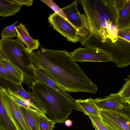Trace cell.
Segmentation results:
<instances>
[{
    "instance_id": "cell-1",
    "label": "cell",
    "mask_w": 130,
    "mask_h": 130,
    "mask_svg": "<svg viewBox=\"0 0 130 130\" xmlns=\"http://www.w3.org/2000/svg\"><path fill=\"white\" fill-rule=\"evenodd\" d=\"M36 69L42 70L61 89L68 92L95 94L98 86L85 73L65 50H53L41 47L30 54Z\"/></svg>"
},
{
    "instance_id": "cell-2",
    "label": "cell",
    "mask_w": 130,
    "mask_h": 130,
    "mask_svg": "<svg viewBox=\"0 0 130 130\" xmlns=\"http://www.w3.org/2000/svg\"><path fill=\"white\" fill-rule=\"evenodd\" d=\"M81 5L90 29V34L103 40L118 39L117 14L110 0H76Z\"/></svg>"
},
{
    "instance_id": "cell-3",
    "label": "cell",
    "mask_w": 130,
    "mask_h": 130,
    "mask_svg": "<svg viewBox=\"0 0 130 130\" xmlns=\"http://www.w3.org/2000/svg\"><path fill=\"white\" fill-rule=\"evenodd\" d=\"M31 89L34 96L44 107L49 119L55 123H64L73 109L68 99L38 80L32 83Z\"/></svg>"
},
{
    "instance_id": "cell-4",
    "label": "cell",
    "mask_w": 130,
    "mask_h": 130,
    "mask_svg": "<svg viewBox=\"0 0 130 130\" xmlns=\"http://www.w3.org/2000/svg\"><path fill=\"white\" fill-rule=\"evenodd\" d=\"M0 52L22 72L24 82L31 89L32 83L37 80L36 69L31 61L30 53L23 43L17 38L0 39Z\"/></svg>"
},
{
    "instance_id": "cell-5",
    "label": "cell",
    "mask_w": 130,
    "mask_h": 130,
    "mask_svg": "<svg viewBox=\"0 0 130 130\" xmlns=\"http://www.w3.org/2000/svg\"><path fill=\"white\" fill-rule=\"evenodd\" d=\"M118 37L116 41L108 38L103 40L90 33L82 38L79 42L85 47L96 48L104 53L117 68H123L130 64V42Z\"/></svg>"
},
{
    "instance_id": "cell-6",
    "label": "cell",
    "mask_w": 130,
    "mask_h": 130,
    "mask_svg": "<svg viewBox=\"0 0 130 130\" xmlns=\"http://www.w3.org/2000/svg\"><path fill=\"white\" fill-rule=\"evenodd\" d=\"M61 9L69 23L76 29L79 36L84 37L90 33V29L85 14L80 13L76 0Z\"/></svg>"
},
{
    "instance_id": "cell-7",
    "label": "cell",
    "mask_w": 130,
    "mask_h": 130,
    "mask_svg": "<svg viewBox=\"0 0 130 130\" xmlns=\"http://www.w3.org/2000/svg\"><path fill=\"white\" fill-rule=\"evenodd\" d=\"M1 99L3 105L17 130H30L20 111L19 105L9 96L6 89L1 86Z\"/></svg>"
},
{
    "instance_id": "cell-8",
    "label": "cell",
    "mask_w": 130,
    "mask_h": 130,
    "mask_svg": "<svg viewBox=\"0 0 130 130\" xmlns=\"http://www.w3.org/2000/svg\"><path fill=\"white\" fill-rule=\"evenodd\" d=\"M95 102L99 109L116 112L130 119V103L122 99L116 93L104 98H97Z\"/></svg>"
},
{
    "instance_id": "cell-9",
    "label": "cell",
    "mask_w": 130,
    "mask_h": 130,
    "mask_svg": "<svg viewBox=\"0 0 130 130\" xmlns=\"http://www.w3.org/2000/svg\"><path fill=\"white\" fill-rule=\"evenodd\" d=\"M50 26L53 27L67 40L74 43L79 41L82 38L79 36L74 28L64 19L54 12L48 18Z\"/></svg>"
},
{
    "instance_id": "cell-10",
    "label": "cell",
    "mask_w": 130,
    "mask_h": 130,
    "mask_svg": "<svg viewBox=\"0 0 130 130\" xmlns=\"http://www.w3.org/2000/svg\"><path fill=\"white\" fill-rule=\"evenodd\" d=\"M69 53L75 62H103L111 61V59L109 56L95 48L79 47Z\"/></svg>"
},
{
    "instance_id": "cell-11",
    "label": "cell",
    "mask_w": 130,
    "mask_h": 130,
    "mask_svg": "<svg viewBox=\"0 0 130 130\" xmlns=\"http://www.w3.org/2000/svg\"><path fill=\"white\" fill-rule=\"evenodd\" d=\"M99 117L107 126L116 130H130V119L113 111L99 109Z\"/></svg>"
},
{
    "instance_id": "cell-12",
    "label": "cell",
    "mask_w": 130,
    "mask_h": 130,
    "mask_svg": "<svg viewBox=\"0 0 130 130\" xmlns=\"http://www.w3.org/2000/svg\"><path fill=\"white\" fill-rule=\"evenodd\" d=\"M0 84L5 89L9 90L29 101L37 108L46 114L44 107L34 97L32 92H30L29 91L28 92L26 91L23 88L22 83H16L0 77Z\"/></svg>"
},
{
    "instance_id": "cell-13",
    "label": "cell",
    "mask_w": 130,
    "mask_h": 130,
    "mask_svg": "<svg viewBox=\"0 0 130 130\" xmlns=\"http://www.w3.org/2000/svg\"><path fill=\"white\" fill-rule=\"evenodd\" d=\"M117 14L118 29L130 25V0H110Z\"/></svg>"
},
{
    "instance_id": "cell-14",
    "label": "cell",
    "mask_w": 130,
    "mask_h": 130,
    "mask_svg": "<svg viewBox=\"0 0 130 130\" xmlns=\"http://www.w3.org/2000/svg\"><path fill=\"white\" fill-rule=\"evenodd\" d=\"M35 75L37 80L55 90L67 99L71 104L73 109L84 112L83 110L77 103L76 100L67 92L61 89L42 70L36 69Z\"/></svg>"
},
{
    "instance_id": "cell-15",
    "label": "cell",
    "mask_w": 130,
    "mask_h": 130,
    "mask_svg": "<svg viewBox=\"0 0 130 130\" xmlns=\"http://www.w3.org/2000/svg\"><path fill=\"white\" fill-rule=\"evenodd\" d=\"M15 29L19 39L26 46L27 50L30 54L34 50L38 49L40 43L38 40L32 38L29 34L27 28L20 23Z\"/></svg>"
},
{
    "instance_id": "cell-16",
    "label": "cell",
    "mask_w": 130,
    "mask_h": 130,
    "mask_svg": "<svg viewBox=\"0 0 130 130\" xmlns=\"http://www.w3.org/2000/svg\"><path fill=\"white\" fill-rule=\"evenodd\" d=\"M21 114L30 130H40L39 114L24 107L19 106Z\"/></svg>"
},
{
    "instance_id": "cell-17",
    "label": "cell",
    "mask_w": 130,
    "mask_h": 130,
    "mask_svg": "<svg viewBox=\"0 0 130 130\" xmlns=\"http://www.w3.org/2000/svg\"><path fill=\"white\" fill-rule=\"evenodd\" d=\"M76 101L83 110L85 115L99 116V108L94 100L89 98L85 100H76Z\"/></svg>"
},
{
    "instance_id": "cell-18",
    "label": "cell",
    "mask_w": 130,
    "mask_h": 130,
    "mask_svg": "<svg viewBox=\"0 0 130 130\" xmlns=\"http://www.w3.org/2000/svg\"><path fill=\"white\" fill-rule=\"evenodd\" d=\"M22 7L13 3L10 0H0V16L6 17L14 15Z\"/></svg>"
},
{
    "instance_id": "cell-19",
    "label": "cell",
    "mask_w": 130,
    "mask_h": 130,
    "mask_svg": "<svg viewBox=\"0 0 130 130\" xmlns=\"http://www.w3.org/2000/svg\"><path fill=\"white\" fill-rule=\"evenodd\" d=\"M0 84V128L3 130H17L10 119L3 104Z\"/></svg>"
},
{
    "instance_id": "cell-20",
    "label": "cell",
    "mask_w": 130,
    "mask_h": 130,
    "mask_svg": "<svg viewBox=\"0 0 130 130\" xmlns=\"http://www.w3.org/2000/svg\"><path fill=\"white\" fill-rule=\"evenodd\" d=\"M6 90L9 96L19 106L29 109L44 116H46L45 113L36 108L29 101L9 90Z\"/></svg>"
},
{
    "instance_id": "cell-21",
    "label": "cell",
    "mask_w": 130,
    "mask_h": 130,
    "mask_svg": "<svg viewBox=\"0 0 130 130\" xmlns=\"http://www.w3.org/2000/svg\"><path fill=\"white\" fill-rule=\"evenodd\" d=\"M0 61L4 66L22 83L24 82L22 72L6 59L0 52Z\"/></svg>"
},
{
    "instance_id": "cell-22",
    "label": "cell",
    "mask_w": 130,
    "mask_h": 130,
    "mask_svg": "<svg viewBox=\"0 0 130 130\" xmlns=\"http://www.w3.org/2000/svg\"><path fill=\"white\" fill-rule=\"evenodd\" d=\"M125 83L119 91L117 93L122 99L130 103V77L129 75L125 79Z\"/></svg>"
},
{
    "instance_id": "cell-23",
    "label": "cell",
    "mask_w": 130,
    "mask_h": 130,
    "mask_svg": "<svg viewBox=\"0 0 130 130\" xmlns=\"http://www.w3.org/2000/svg\"><path fill=\"white\" fill-rule=\"evenodd\" d=\"M18 23V22H15L11 25L4 27L1 34L2 39H9L17 37L15 27Z\"/></svg>"
},
{
    "instance_id": "cell-24",
    "label": "cell",
    "mask_w": 130,
    "mask_h": 130,
    "mask_svg": "<svg viewBox=\"0 0 130 130\" xmlns=\"http://www.w3.org/2000/svg\"><path fill=\"white\" fill-rule=\"evenodd\" d=\"M40 130H53L55 123L47 116L39 114Z\"/></svg>"
},
{
    "instance_id": "cell-25",
    "label": "cell",
    "mask_w": 130,
    "mask_h": 130,
    "mask_svg": "<svg viewBox=\"0 0 130 130\" xmlns=\"http://www.w3.org/2000/svg\"><path fill=\"white\" fill-rule=\"evenodd\" d=\"M0 77H3L17 83H22L10 72L0 61Z\"/></svg>"
},
{
    "instance_id": "cell-26",
    "label": "cell",
    "mask_w": 130,
    "mask_h": 130,
    "mask_svg": "<svg viewBox=\"0 0 130 130\" xmlns=\"http://www.w3.org/2000/svg\"><path fill=\"white\" fill-rule=\"evenodd\" d=\"M92 124L95 130H109L107 126L102 121L99 116L88 115Z\"/></svg>"
},
{
    "instance_id": "cell-27",
    "label": "cell",
    "mask_w": 130,
    "mask_h": 130,
    "mask_svg": "<svg viewBox=\"0 0 130 130\" xmlns=\"http://www.w3.org/2000/svg\"><path fill=\"white\" fill-rule=\"evenodd\" d=\"M41 1L50 7L54 11V12L62 17L69 23L61 9L57 6L53 0H41Z\"/></svg>"
},
{
    "instance_id": "cell-28",
    "label": "cell",
    "mask_w": 130,
    "mask_h": 130,
    "mask_svg": "<svg viewBox=\"0 0 130 130\" xmlns=\"http://www.w3.org/2000/svg\"><path fill=\"white\" fill-rule=\"evenodd\" d=\"M117 36L130 42V25L118 29Z\"/></svg>"
},
{
    "instance_id": "cell-29",
    "label": "cell",
    "mask_w": 130,
    "mask_h": 130,
    "mask_svg": "<svg viewBox=\"0 0 130 130\" xmlns=\"http://www.w3.org/2000/svg\"><path fill=\"white\" fill-rule=\"evenodd\" d=\"M13 3L19 6L25 5L30 6L32 5L33 1L32 0H10Z\"/></svg>"
},
{
    "instance_id": "cell-30",
    "label": "cell",
    "mask_w": 130,
    "mask_h": 130,
    "mask_svg": "<svg viewBox=\"0 0 130 130\" xmlns=\"http://www.w3.org/2000/svg\"><path fill=\"white\" fill-rule=\"evenodd\" d=\"M64 122L65 125L67 127H70L72 124V121L70 119H67Z\"/></svg>"
},
{
    "instance_id": "cell-31",
    "label": "cell",
    "mask_w": 130,
    "mask_h": 130,
    "mask_svg": "<svg viewBox=\"0 0 130 130\" xmlns=\"http://www.w3.org/2000/svg\"><path fill=\"white\" fill-rule=\"evenodd\" d=\"M107 126V127L109 130H115L113 129H112V128H111V127H110Z\"/></svg>"
},
{
    "instance_id": "cell-32",
    "label": "cell",
    "mask_w": 130,
    "mask_h": 130,
    "mask_svg": "<svg viewBox=\"0 0 130 130\" xmlns=\"http://www.w3.org/2000/svg\"><path fill=\"white\" fill-rule=\"evenodd\" d=\"M0 130H2V129H1L0 128Z\"/></svg>"
}]
</instances>
